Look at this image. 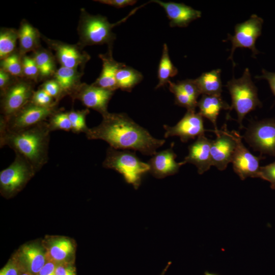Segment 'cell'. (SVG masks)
<instances>
[{"label": "cell", "instance_id": "obj_1", "mask_svg": "<svg viewBox=\"0 0 275 275\" xmlns=\"http://www.w3.org/2000/svg\"><path fill=\"white\" fill-rule=\"evenodd\" d=\"M98 125L86 133L89 140H101L111 147L121 150H133L143 154L153 155L164 140L152 136L125 113H107Z\"/></svg>", "mask_w": 275, "mask_h": 275}, {"label": "cell", "instance_id": "obj_2", "mask_svg": "<svg viewBox=\"0 0 275 275\" xmlns=\"http://www.w3.org/2000/svg\"><path fill=\"white\" fill-rule=\"evenodd\" d=\"M50 132L47 121L18 131L0 130L1 148H11L37 172L48 161Z\"/></svg>", "mask_w": 275, "mask_h": 275}, {"label": "cell", "instance_id": "obj_3", "mask_svg": "<svg viewBox=\"0 0 275 275\" xmlns=\"http://www.w3.org/2000/svg\"><path fill=\"white\" fill-rule=\"evenodd\" d=\"M142 6L133 9L126 17L115 23H109L104 16L91 15L84 9H81L77 29L80 44L84 46L107 44L109 48H112L116 39V35L112 31L113 28L124 22Z\"/></svg>", "mask_w": 275, "mask_h": 275}, {"label": "cell", "instance_id": "obj_4", "mask_svg": "<svg viewBox=\"0 0 275 275\" xmlns=\"http://www.w3.org/2000/svg\"><path fill=\"white\" fill-rule=\"evenodd\" d=\"M231 98L230 109H234L237 115V121L240 127L245 116L262 103L258 96L257 89L252 81L249 68L245 69L242 76L233 78L226 86Z\"/></svg>", "mask_w": 275, "mask_h": 275}, {"label": "cell", "instance_id": "obj_5", "mask_svg": "<svg viewBox=\"0 0 275 275\" xmlns=\"http://www.w3.org/2000/svg\"><path fill=\"white\" fill-rule=\"evenodd\" d=\"M103 166L121 174L126 182L135 189L140 186L143 176L149 172L148 163L141 161L134 152L120 150L109 147L106 151Z\"/></svg>", "mask_w": 275, "mask_h": 275}, {"label": "cell", "instance_id": "obj_6", "mask_svg": "<svg viewBox=\"0 0 275 275\" xmlns=\"http://www.w3.org/2000/svg\"><path fill=\"white\" fill-rule=\"evenodd\" d=\"M56 107H46L30 102L14 115L1 117L0 130L18 131L46 121L56 111Z\"/></svg>", "mask_w": 275, "mask_h": 275}, {"label": "cell", "instance_id": "obj_7", "mask_svg": "<svg viewBox=\"0 0 275 275\" xmlns=\"http://www.w3.org/2000/svg\"><path fill=\"white\" fill-rule=\"evenodd\" d=\"M36 172L21 155L15 153L14 161L0 172V187L2 194L11 196L20 190Z\"/></svg>", "mask_w": 275, "mask_h": 275}, {"label": "cell", "instance_id": "obj_8", "mask_svg": "<svg viewBox=\"0 0 275 275\" xmlns=\"http://www.w3.org/2000/svg\"><path fill=\"white\" fill-rule=\"evenodd\" d=\"M263 20L256 14H253L244 22L237 24L234 29L233 36L228 34V40L231 42L232 47L229 59H231L235 65L233 56L237 48H245L251 50L253 56L258 54L259 51L256 48L255 43L257 38L261 35Z\"/></svg>", "mask_w": 275, "mask_h": 275}, {"label": "cell", "instance_id": "obj_9", "mask_svg": "<svg viewBox=\"0 0 275 275\" xmlns=\"http://www.w3.org/2000/svg\"><path fill=\"white\" fill-rule=\"evenodd\" d=\"M244 139L255 151L275 156V120L267 119L252 123Z\"/></svg>", "mask_w": 275, "mask_h": 275}, {"label": "cell", "instance_id": "obj_10", "mask_svg": "<svg viewBox=\"0 0 275 275\" xmlns=\"http://www.w3.org/2000/svg\"><path fill=\"white\" fill-rule=\"evenodd\" d=\"M236 141V147L231 162L234 171L240 179L246 178H259L260 160L262 156L254 155L243 144L242 137L236 131H231Z\"/></svg>", "mask_w": 275, "mask_h": 275}, {"label": "cell", "instance_id": "obj_11", "mask_svg": "<svg viewBox=\"0 0 275 275\" xmlns=\"http://www.w3.org/2000/svg\"><path fill=\"white\" fill-rule=\"evenodd\" d=\"M32 85L26 81H18L12 85L1 96L2 116L9 117L30 102L34 93Z\"/></svg>", "mask_w": 275, "mask_h": 275}, {"label": "cell", "instance_id": "obj_12", "mask_svg": "<svg viewBox=\"0 0 275 275\" xmlns=\"http://www.w3.org/2000/svg\"><path fill=\"white\" fill-rule=\"evenodd\" d=\"M166 138L177 136L182 142L185 143L189 140L204 134L202 116L194 111H187L183 118L174 126L163 125Z\"/></svg>", "mask_w": 275, "mask_h": 275}, {"label": "cell", "instance_id": "obj_13", "mask_svg": "<svg viewBox=\"0 0 275 275\" xmlns=\"http://www.w3.org/2000/svg\"><path fill=\"white\" fill-rule=\"evenodd\" d=\"M213 131L216 138L214 140H211V143L212 166L220 171H223L231 162L236 147V141L231 131L228 130L226 124L222 129Z\"/></svg>", "mask_w": 275, "mask_h": 275}, {"label": "cell", "instance_id": "obj_14", "mask_svg": "<svg viewBox=\"0 0 275 275\" xmlns=\"http://www.w3.org/2000/svg\"><path fill=\"white\" fill-rule=\"evenodd\" d=\"M114 92L99 87L93 84H82L72 97L73 99L79 100L87 108L95 110L103 116L108 113V104Z\"/></svg>", "mask_w": 275, "mask_h": 275}, {"label": "cell", "instance_id": "obj_15", "mask_svg": "<svg viewBox=\"0 0 275 275\" xmlns=\"http://www.w3.org/2000/svg\"><path fill=\"white\" fill-rule=\"evenodd\" d=\"M174 143L170 148L156 152L147 162L149 167V172L155 178H163L167 176L176 174L179 168L185 164L184 161L177 162L176 154L174 152Z\"/></svg>", "mask_w": 275, "mask_h": 275}, {"label": "cell", "instance_id": "obj_16", "mask_svg": "<svg viewBox=\"0 0 275 275\" xmlns=\"http://www.w3.org/2000/svg\"><path fill=\"white\" fill-rule=\"evenodd\" d=\"M46 41L53 49L61 66L76 69L83 66L90 59L89 55L75 45L49 40Z\"/></svg>", "mask_w": 275, "mask_h": 275}, {"label": "cell", "instance_id": "obj_17", "mask_svg": "<svg viewBox=\"0 0 275 275\" xmlns=\"http://www.w3.org/2000/svg\"><path fill=\"white\" fill-rule=\"evenodd\" d=\"M169 90L174 94L176 104L187 111H196L198 98L201 94L195 79H186L173 82L169 81Z\"/></svg>", "mask_w": 275, "mask_h": 275}, {"label": "cell", "instance_id": "obj_18", "mask_svg": "<svg viewBox=\"0 0 275 275\" xmlns=\"http://www.w3.org/2000/svg\"><path fill=\"white\" fill-rule=\"evenodd\" d=\"M152 2L158 4L163 8L170 20L171 27H186L191 21L201 17L200 11L183 3L163 2L159 0Z\"/></svg>", "mask_w": 275, "mask_h": 275}, {"label": "cell", "instance_id": "obj_19", "mask_svg": "<svg viewBox=\"0 0 275 275\" xmlns=\"http://www.w3.org/2000/svg\"><path fill=\"white\" fill-rule=\"evenodd\" d=\"M211 140L204 134L198 136L197 140L188 147V155L184 161L195 165L199 174H202L209 170L212 166L211 154Z\"/></svg>", "mask_w": 275, "mask_h": 275}, {"label": "cell", "instance_id": "obj_20", "mask_svg": "<svg viewBox=\"0 0 275 275\" xmlns=\"http://www.w3.org/2000/svg\"><path fill=\"white\" fill-rule=\"evenodd\" d=\"M99 57L102 61V68L99 76L93 84L103 89L114 91L119 89L116 79L117 71L126 65L114 59L112 48H109L106 53L100 54Z\"/></svg>", "mask_w": 275, "mask_h": 275}, {"label": "cell", "instance_id": "obj_21", "mask_svg": "<svg viewBox=\"0 0 275 275\" xmlns=\"http://www.w3.org/2000/svg\"><path fill=\"white\" fill-rule=\"evenodd\" d=\"M18 261L24 271L37 275L47 261L46 252L38 244H26L21 249Z\"/></svg>", "mask_w": 275, "mask_h": 275}, {"label": "cell", "instance_id": "obj_22", "mask_svg": "<svg viewBox=\"0 0 275 275\" xmlns=\"http://www.w3.org/2000/svg\"><path fill=\"white\" fill-rule=\"evenodd\" d=\"M197 107L202 117L208 119L212 123L215 131L218 130L216 121L219 112L223 109H230L231 108L221 96L208 95H202L198 101Z\"/></svg>", "mask_w": 275, "mask_h": 275}, {"label": "cell", "instance_id": "obj_23", "mask_svg": "<svg viewBox=\"0 0 275 275\" xmlns=\"http://www.w3.org/2000/svg\"><path fill=\"white\" fill-rule=\"evenodd\" d=\"M221 72L220 69L212 70L195 79L201 94L221 96L223 85Z\"/></svg>", "mask_w": 275, "mask_h": 275}, {"label": "cell", "instance_id": "obj_24", "mask_svg": "<svg viewBox=\"0 0 275 275\" xmlns=\"http://www.w3.org/2000/svg\"><path fill=\"white\" fill-rule=\"evenodd\" d=\"M74 251L73 243L70 240L59 238L51 240L46 252L47 260L59 264L68 260Z\"/></svg>", "mask_w": 275, "mask_h": 275}, {"label": "cell", "instance_id": "obj_25", "mask_svg": "<svg viewBox=\"0 0 275 275\" xmlns=\"http://www.w3.org/2000/svg\"><path fill=\"white\" fill-rule=\"evenodd\" d=\"M79 73L76 69L61 66L54 73V80L58 82L63 92L71 97L80 85Z\"/></svg>", "mask_w": 275, "mask_h": 275}, {"label": "cell", "instance_id": "obj_26", "mask_svg": "<svg viewBox=\"0 0 275 275\" xmlns=\"http://www.w3.org/2000/svg\"><path fill=\"white\" fill-rule=\"evenodd\" d=\"M39 31L26 21H23L18 31L19 50L21 55L36 50L39 45Z\"/></svg>", "mask_w": 275, "mask_h": 275}, {"label": "cell", "instance_id": "obj_27", "mask_svg": "<svg viewBox=\"0 0 275 275\" xmlns=\"http://www.w3.org/2000/svg\"><path fill=\"white\" fill-rule=\"evenodd\" d=\"M178 72L177 68L170 59L168 46L166 43H164L157 71V77L159 81L155 89H158L168 84L170 78L176 76Z\"/></svg>", "mask_w": 275, "mask_h": 275}, {"label": "cell", "instance_id": "obj_28", "mask_svg": "<svg viewBox=\"0 0 275 275\" xmlns=\"http://www.w3.org/2000/svg\"><path fill=\"white\" fill-rule=\"evenodd\" d=\"M142 74L135 69L126 65L117 71L116 76L119 89L130 92L143 79Z\"/></svg>", "mask_w": 275, "mask_h": 275}, {"label": "cell", "instance_id": "obj_29", "mask_svg": "<svg viewBox=\"0 0 275 275\" xmlns=\"http://www.w3.org/2000/svg\"><path fill=\"white\" fill-rule=\"evenodd\" d=\"M18 39V31L13 29H2L0 32L1 60L13 54Z\"/></svg>", "mask_w": 275, "mask_h": 275}, {"label": "cell", "instance_id": "obj_30", "mask_svg": "<svg viewBox=\"0 0 275 275\" xmlns=\"http://www.w3.org/2000/svg\"><path fill=\"white\" fill-rule=\"evenodd\" d=\"M33 58L37 66L40 76L48 77L54 72V61L48 51L43 49L36 50Z\"/></svg>", "mask_w": 275, "mask_h": 275}, {"label": "cell", "instance_id": "obj_31", "mask_svg": "<svg viewBox=\"0 0 275 275\" xmlns=\"http://www.w3.org/2000/svg\"><path fill=\"white\" fill-rule=\"evenodd\" d=\"M89 112V110L87 108L81 111L72 109L68 112L71 124V131L73 133L86 134L89 128L87 126L86 120Z\"/></svg>", "mask_w": 275, "mask_h": 275}, {"label": "cell", "instance_id": "obj_32", "mask_svg": "<svg viewBox=\"0 0 275 275\" xmlns=\"http://www.w3.org/2000/svg\"><path fill=\"white\" fill-rule=\"evenodd\" d=\"M47 122L51 132L59 130L71 131V124L68 112L57 111L48 118Z\"/></svg>", "mask_w": 275, "mask_h": 275}, {"label": "cell", "instance_id": "obj_33", "mask_svg": "<svg viewBox=\"0 0 275 275\" xmlns=\"http://www.w3.org/2000/svg\"><path fill=\"white\" fill-rule=\"evenodd\" d=\"M1 68L10 75L17 77L23 75L22 60L19 55L16 53L1 60Z\"/></svg>", "mask_w": 275, "mask_h": 275}, {"label": "cell", "instance_id": "obj_34", "mask_svg": "<svg viewBox=\"0 0 275 275\" xmlns=\"http://www.w3.org/2000/svg\"><path fill=\"white\" fill-rule=\"evenodd\" d=\"M30 102L38 106L46 107H56L58 103L41 88L34 92Z\"/></svg>", "mask_w": 275, "mask_h": 275}, {"label": "cell", "instance_id": "obj_35", "mask_svg": "<svg viewBox=\"0 0 275 275\" xmlns=\"http://www.w3.org/2000/svg\"><path fill=\"white\" fill-rule=\"evenodd\" d=\"M21 60L23 75L36 80L40 74L34 58L24 56Z\"/></svg>", "mask_w": 275, "mask_h": 275}, {"label": "cell", "instance_id": "obj_36", "mask_svg": "<svg viewBox=\"0 0 275 275\" xmlns=\"http://www.w3.org/2000/svg\"><path fill=\"white\" fill-rule=\"evenodd\" d=\"M41 88L54 99L57 102L65 96L60 86L54 79L45 81L41 86Z\"/></svg>", "mask_w": 275, "mask_h": 275}, {"label": "cell", "instance_id": "obj_37", "mask_svg": "<svg viewBox=\"0 0 275 275\" xmlns=\"http://www.w3.org/2000/svg\"><path fill=\"white\" fill-rule=\"evenodd\" d=\"M259 178L270 183V187L275 190V161L263 167H260Z\"/></svg>", "mask_w": 275, "mask_h": 275}, {"label": "cell", "instance_id": "obj_38", "mask_svg": "<svg viewBox=\"0 0 275 275\" xmlns=\"http://www.w3.org/2000/svg\"><path fill=\"white\" fill-rule=\"evenodd\" d=\"M24 271L18 260H10L0 271V275H20Z\"/></svg>", "mask_w": 275, "mask_h": 275}, {"label": "cell", "instance_id": "obj_39", "mask_svg": "<svg viewBox=\"0 0 275 275\" xmlns=\"http://www.w3.org/2000/svg\"><path fill=\"white\" fill-rule=\"evenodd\" d=\"M55 275H76V269L71 262L57 264Z\"/></svg>", "mask_w": 275, "mask_h": 275}, {"label": "cell", "instance_id": "obj_40", "mask_svg": "<svg viewBox=\"0 0 275 275\" xmlns=\"http://www.w3.org/2000/svg\"><path fill=\"white\" fill-rule=\"evenodd\" d=\"M94 1L113 6L117 8H121L128 6H132L136 3V1L134 0H97Z\"/></svg>", "mask_w": 275, "mask_h": 275}, {"label": "cell", "instance_id": "obj_41", "mask_svg": "<svg viewBox=\"0 0 275 275\" xmlns=\"http://www.w3.org/2000/svg\"><path fill=\"white\" fill-rule=\"evenodd\" d=\"M12 85L11 82L10 75L0 69V89L1 96L5 93L8 89Z\"/></svg>", "mask_w": 275, "mask_h": 275}, {"label": "cell", "instance_id": "obj_42", "mask_svg": "<svg viewBox=\"0 0 275 275\" xmlns=\"http://www.w3.org/2000/svg\"><path fill=\"white\" fill-rule=\"evenodd\" d=\"M262 73L261 75L256 76L255 78L258 79H263L267 80L271 91L275 96V72H271L262 69Z\"/></svg>", "mask_w": 275, "mask_h": 275}, {"label": "cell", "instance_id": "obj_43", "mask_svg": "<svg viewBox=\"0 0 275 275\" xmlns=\"http://www.w3.org/2000/svg\"><path fill=\"white\" fill-rule=\"evenodd\" d=\"M57 263L47 260L37 275H55V269Z\"/></svg>", "mask_w": 275, "mask_h": 275}, {"label": "cell", "instance_id": "obj_44", "mask_svg": "<svg viewBox=\"0 0 275 275\" xmlns=\"http://www.w3.org/2000/svg\"><path fill=\"white\" fill-rule=\"evenodd\" d=\"M172 262H169L167 265V266H166V267L163 269L162 271L161 272V273H160V275H164L168 268H169V267L170 266V265L171 264Z\"/></svg>", "mask_w": 275, "mask_h": 275}, {"label": "cell", "instance_id": "obj_45", "mask_svg": "<svg viewBox=\"0 0 275 275\" xmlns=\"http://www.w3.org/2000/svg\"><path fill=\"white\" fill-rule=\"evenodd\" d=\"M204 275H219V274L217 273H215L209 272L208 271H205L204 272Z\"/></svg>", "mask_w": 275, "mask_h": 275}, {"label": "cell", "instance_id": "obj_46", "mask_svg": "<svg viewBox=\"0 0 275 275\" xmlns=\"http://www.w3.org/2000/svg\"><path fill=\"white\" fill-rule=\"evenodd\" d=\"M20 275H33L31 273L28 272V271H23Z\"/></svg>", "mask_w": 275, "mask_h": 275}]
</instances>
